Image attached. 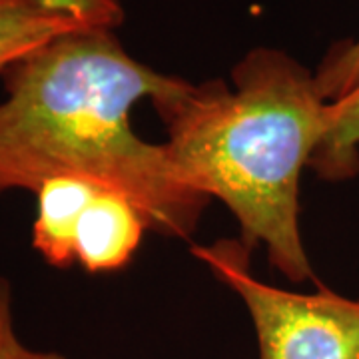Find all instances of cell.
<instances>
[{"label": "cell", "instance_id": "cell-6", "mask_svg": "<svg viewBox=\"0 0 359 359\" xmlns=\"http://www.w3.org/2000/svg\"><path fill=\"white\" fill-rule=\"evenodd\" d=\"M309 168L332 182L359 174V86L330 102V126Z\"/></svg>", "mask_w": 359, "mask_h": 359}, {"label": "cell", "instance_id": "cell-2", "mask_svg": "<svg viewBox=\"0 0 359 359\" xmlns=\"http://www.w3.org/2000/svg\"><path fill=\"white\" fill-rule=\"evenodd\" d=\"M222 80L182 86L156 100L174 162L208 198L228 205L240 242L266 245L290 282L313 280L299 231V178L330 124L316 74L294 56L259 46Z\"/></svg>", "mask_w": 359, "mask_h": 359}, {"label": "cell", "instance_id": "cell-3", "mask_svg": "<svg viewBox=\"0 0 359 359\" xmlns=\"http://www.w3.org/2000/svg\"><path fill=\"white\" fill-rule=\"evenodd\" d=\"M219 282L242 297L256 330L259 359H359V299L320 285L287 292L257 280L252 252L240 240L192 245Z\"/></svg>", "mask_w": 359, "mask_h": 359}, {"label": "cell", "instance_id": "cell-7", "mask_svg": "<svg viewBox=\"0 0 359 359\" xmlns=\"http://www.w3.org/2000/svg\"><path fill=\"white\" fill-rule=\"evenodd\" d=\"M316 84L327 102L344 98L359 86V39L334 46L321 60Z\"/></svg>", "mask_w": 359, "mask_h": 359}, {"label": "cell", "instance_id": "cell-1", "mask_svg": "<svg viewBox=\"0 0 359 359\" xmlns=\"http://www.w3.org/2000/svg\"><path fill=\"white\" fill-rule=\"evenodd\" d=\"M132 58L116 30L68 32L4 72L0 104V194L39 192L58 176H84L124 192L148 230L188 240L210 200L166 144L132 126L134 106L182 86Z\"/></svg>", "mask_w": 359, "mask_h": 359}, {"label": "cell", "instance_id": "cell-4", "mask_svg": "<svg viewBox=\"0 0 359 359\" xmlns=\"http://www.w3.org/2000/svg\"><path fill=\"white\" fill-rule=\"evenodd\" d=\"M146 219L128 196L84 176H58L36 192L32 245L54 268L88 273L122 269L134 257Z\"/></svg>", "mask_w": 359, "mask_h": 359}, {"label": "cell", "instance_id": "cell-9", "mask_svg": "<svg viewBox=\"0 0 359 359\" xmlns=\"http://www.w3.org/2000/svg\"><path fill=\"white\" fill-rule=\"evenodd\" d=\"M0 359H66L58 351H40L22 344L14 327L13 290L4 278H0Z\"/></svg>", "mask_w": 359, "mask_h": 359}, {"label": "cell", "instance_id": "cell-8", "mask_svg": "<svg viewBox=\"0 0 359 359\" xmlns=\"http://www.w3.org/2000/svg\"><path fill=\"white\" fill-rule=\"evenodd\" d=\"M46 8L74 18L86 28L116 30L124 22V2L122 0H36Z\"/></svg>", "mask_w": 359, "mask_h": 359}, {"label": "cell", "instance_id": "cell-5", "mask_svg": "<svg viewBox=\"0 0 359 359\" xmlns=\"http://www.w3.org/2000/svg\"><path fill=\"white\" fill-rule=\"evenodd\" d=\"M84 28L36 0H0V74L42 44Z\"/></svg>", "mask_w": 359, "mask_h": 359}]
</instances>
